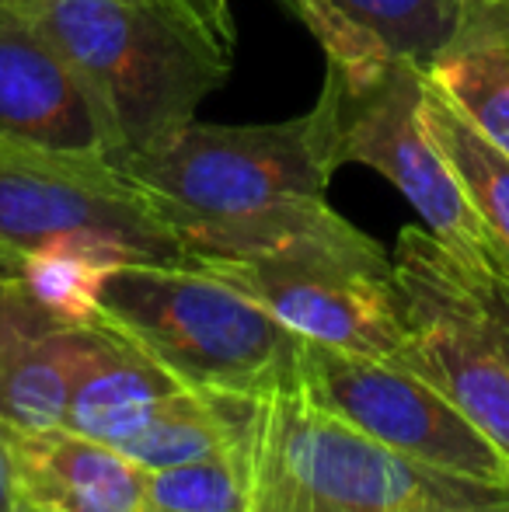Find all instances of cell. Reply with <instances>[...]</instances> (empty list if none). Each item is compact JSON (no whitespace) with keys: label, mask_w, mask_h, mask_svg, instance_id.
Masks as SVG:
<instances>
[{"label":"cell","mask_w":509,"mask_h":512,"mask_svg":"<svg viewBox=\"0 0 509 512\" xmlns=\"http://www.w3.org/2000/svg\"><path fill=\"white\" fill-rule=\"evenodd\" d=\"M346 81L335 67L307 115L265 126L185 122L154 147L112 157L161 209L189 258L248 255L321 223L342 168Z\"/></svg>","instance_id":"cell-1"},{"label":"cell","mask_w":509,"mask_h":512,"mask_svg":"<svg viewBox=\"0 0 509 512\" xmlns=\"http://www.w3.org/2000/svg\"><path fill=\"white\" fill-rule=\"evenodd\" d=\"M67 56L98 105L109 157L192 122L231 74V53L161 0H14Z\"/></svg>","instance_id":"cell-2"},{"label":"cell","mask_w":509,"mask_h":512,"mask_svg":"<svg viewBox=\"0 0 509 512\" xmlns=\"http://www.w3.org/2000/svg\"><path fill=\"white\" fill-rule=\"evenodd\" d=\"M98 317L196 391L255 398L297 377L304 338L192 262H123L105 279Z\"/></svg>","instance_id":"cell-3"},{"label":"cell","mask_w":509,"mask_h":512,"mask_svg":"<svg viewBox=\"0 0 509 512\" xmlns=\"http://www.w3.org/2000/svg\"><path fill=\"white\" fill-rule=\"evenodd\" d=\"M189 262L231 283L304 342L394 363L408 342L394 258L335 209L272 248Z\"/></svg>","instance_id":"cell-4"},{"label":"cell","mask_w":509,"mask_h":512,"mask_svg":"<svg viewBox=\"0 0 509 512\" xmlns=\"http://www.w3.org/2000/svg\"><path fill=\"white\" fill-rule=\"evenodd\" d=\"M53 241L109 244L129 262H189L161 209L109 154L0 140V272Z\"/></svg>","instance_id":"cell-5"},{"label":"cell","mask_w":509,"mask_h":512,"mask_svg":"<svg viewBox=\"0 0 509 512\" xmlns=\"http://www.w3.org/2000/svg\"><path fill=\"white\" fill-rule=\"evenodd\" d=\"M394 272L408 328L398 363L454 401L509 457V359L464 258L429 230L405 227Z\"/></svg>","instance_id":"cell-6"},{"label":"cell","mask_w":509,"mask_h":512,"mask_svg":"<svg viewBox=\"0 0 509 512\" xmlns=\"http://www.w3.org/2000/svg\"><path fill=\"white\" fill-rule=\"evenodd\" d=\"M297 373L314 405L346 418L398 457L450 478L509 488L506 453L408 366L300 342Z\"/></svg>","instance_id":"cell-7"},{"label":"cell","mask_w":509,"mask_h":512,"mask_svg":"<svg viewBox=\"0 0 509 512\" xmlns=\"http://www.w3.org/2000/svg\"><path fill=\"white\" fill-rule=\"evenodd\" d=\"M426 70L394 56L374 84L342 105V164L381 171L426 223V230L457 258L478 262L496 241L468 203L447 157L426 133L419 115Z\"/></svg>","instance_id":"cell-8"},{"label":"cell","mask_w":509,"mask_h":512,"mask_svg":"<svg viewBox=\"0 0 509 512\" xmlns=\"http://www.w3.org/2000/svg\"><path fill=\"white\" fill-rule=\"evenodd\" d=\"M0 140L109 154L77 70L14 0H0Z\"/></svg>","instance_id":"cell-9"},{"label":"cell","mask_w":509,"mask_h":512,"mask_svg":"<svg viewBox=\"0 0 509 512\" xmlns=\"http://www.w3.org/2000/svg\"><path fill=\"white\" fill-rule=\"evenodd\" d=\"M18 499L42 512H147V471L70 429H4Z\"/></svg>","instance_id":"cell-10"},{"label":"cell","mask_w":509,"mask_h":512,"mask_svg":"<svg viewBox=\"0 0 509 512\" xmlns=\"http://www.w3.org/2000/svg\"><path fill=\"white\" fill-rule=\"evenodd\" d=\"M178 387L185 384L102 317L70 328V401L63 429L123 446Z\"/></svg>","instance_id":"cell-11"},{"label":"cell","mask_w":509,"mask_h":512,"mask_svg":"<svg viewBox=\"0 0 509 512\" xmlns=\"http://www.w3.org/2000/svg\"><path fill=\"white\" fill-rule=\"evenodd\" d=\"M70 328L14 272H0V425L63 429L70 401Z\"/></svg>","instance_id":"cell-12"},{"label":"cell","mask_w":509,"mask_h":512,"mask_svg":"<svg viewBox=\"0 0 509 512\" xmlns=\"http://www.w3.org/2000/svg\"><path fill=\"white\" fill-rule=\"evenodd\" d=\"M426 77L509 154V4H492Z\"/></svg>","instance_id":"cell-13"},{"label":"cell","mask_w":509,"mask_h":512,"mask_svg":"<svg viewBox=\"0 0 509 512\" xmlns=\"http://www.w3.org/2000/svg\"><path fill=\"white\" fill-rule=\"evenodd\" d=\"M248 418H252V398L178 387L157 405L147 425L116 450L136 460L143 471H164L210 457L220 446L241 439L248 432Z\"/></svg>","instance_id":"cell-14"},{"label":"cell","mask_w":509,"mask_h":512,"mask_svg":"<svg viewBox=\"0 0 509 512\" xmlns=\"http://www.w3.org/2000/svg\"><path fill=\"white\" fill-rule=\"evenodd\" d=\"M419 115L426 133L447 157L454 178L461 182L468 203L489 227L499 255L509 262V154L499 150L478 126H471L468 115L429 77L422 81Z\"/></svg>","instance_id":"cell-15"},{"label":"cell","mask_w":509,"mask_h":512,"mask_svg":"<svg viewBox=\"0 0 509 512\" xmlns=\"http://www.w3.org/2000/svg\"><path fill=\"white\" fill-rule=\"evenodd\" d=\"M398 60L429 70L482 14L489 0H332Z\"/></svg>","instance_id":"cell-16"},{"label":"cell","mask_w":509,"mask_h":512,"mask_svg":"<svg viewBox=\"0 0 509 512\" xmlns=\"http://www.w3.org/2000/svg\"><path fill=\"white\" fill-rule=\"evenodd\" d=\"M123 262H129V258L123 251L109 248V244L53 241L28 251L14 265V276L53 317L67 324H88L98 317L105 279Z\"/></svg>","instance_id":"cell-17"},{"label":"cell","mask_w":509,"mask_h":512,"mask_svg":"<svg viewBox=\"0 0 509 512\" xmlns=\"http://www.w3.org/2000/svg\"><path fill=\"white\" fill-rule=\"evenodd\" d=\"M147 512H248V432L210 457L147 471Z\"/></svg>","instance_id":"cell-18"},{"label":"cell","mask_w":509,"mask_h":512,"mask_svg":"<svg viewBox=\"0 0 509 512\" xmlns=\"http://www.w3.org/2000/svg\"><path fill=\"white\" fill-rule=\"evenodd\" d=\"M286 4L311 28L314 39L321 42V49L328 56V67L339 70L349 95L374 84L387 70V63L394 60L374 35L363 32L360 25H353L332 0H286Z\"/></svg>","instance_id":"cell-19"},{"label":"cell","mask_w":509,"mask_h":512,"mask_svg":"<svg viewBox=\"0 0 509 512\" xmlns=\"http://www.w3.org/2000/svg\"><path fill=\"white\" fill-rule=\"evenodd\" d=\"M464 265H468L471 279H475V290L482 293L485 307H489V317H492V324H496V335H499V342H503V352L509 359V262L499 255V248H492L489 255L478 258V262L464 258Z\"/></svg>","instance_id":"cell-20"},{"label":"cell","mask_w":509,"mask_h":512,"mask_svg":"<svg viewBox=\"0 0 509 512\" xmlns=\"http://www.w3.org/2000/svg\"><path fill=\"white\" fill-rule=\"evenodd\" d=\"M161 4L171 7L192 28H199L213 46H220L224 53L234 56V21L227 0H161Z\"/></svg>","instance_id":"cell-21"},{"label":"cell","mask_w":509,"mask_h":512,"mask_svg":"<svg viewBox=\"0 0 509 512\" xmlns=\"http://www.w3.org/2000/svg\"><path fill=\"white\" fill-rule=\"evenodd\" d=\"M408 512H509V488L471 481V485L457 488L450 495H436V499L419 502Z\"/></svg>","instance_id":"cell-22"},{"label":"cell","mask_w":509,"mask_h":512,"mask_svg":"<svg viewBox=\"0 0 509 512\" xmlns=\"http://www.w3.org/2000/svg\"><path fill=\"white\" fill-rule=\"evenodd\" d=\"M18 485H14L11 453L4 443V425H0V512H18Z\"/></svg>","instance_id":"cell-23"},{"label":"cell","mask_w":509,"mask_h":512,"mask_svg":"<svg viewBox=\"0 0 509 512\" xmlns=\"http://www.w3.org/2000/svg\"><path fill=\"white\" fill-rule=\"evenodd\" d=\"M18 512H42V509H35V506H28V502H18Z\"/></svg>","instance_id":"cell-24"}]
</instances>
